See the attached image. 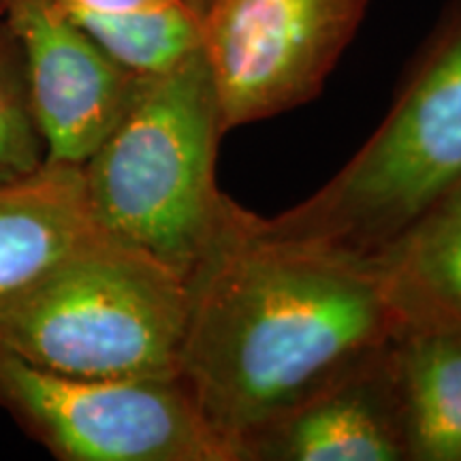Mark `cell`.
I'll return each mask as SVG.
<instances>
[{"instance_id": "obj_7", "label": "cell", "mask_w": 461, "mask_h": 461, "mask_svg": "<svg viewBox=\"0 0 461 461\" xmlns=\"http://www.w3.org/2000/svg\"><path fill=\"white\" fill-rule=\"evenodd\" d=\"M51 163L84 165L122 115L137 75L115 65L60 0H0Z\"/></svg>"}, {"instance_id": "obj_6", "label": "cell", "mask_w": 461, "mask_h": 461, "mask_svg": "<svg viewBox=\"0 0 461 461\" xmlns=\"http://www.w3.org/2000/svg\"><path fill=\"white\" fill-rule=\"evenodd\" d=\"M366 11L367 0H205L201 37L224 132L316 99Z\"/></svg>"}, {"instance_id": "obj_8", "label": "cell", "mask_w": 461, "mask_h": 461, "mask_svg": "<svg viewBox=\"0 0 461 461\" xmlns=\"http://www.w3.org/2000/svg\"><path fill=\"white\" fill-rule=\"evenodd\" d=\"M391 344L288 412L250 447L248 459H408L389 367Z\"/></svg>"}, {"instance_id": "obj_4", "label": "cell", "mask_w": 461, "mask_h": 461, "mask_svg": "<svg viewBox=\"0 0 461 461\" xmlns=\"http://www.w3.org/2000/svg\"><path fill=\"white\" fill-rule=\"evenodd\" d=\"M461 184V0L448 9L393 107L308 199L255 229L372 255Z\"/></svg>"}, {"instance_id": "obj_11", "label": "cell", "mask_w": 461, "mask_h": 461, "mask_svg": "<svg viewBox=\"0 0 461 461\" xmlns=\"http://www.w3.org/2000/svg\"><path fill=\"white\" fill-rule=\"evenodd\" d=\"M408 459L461 461V331H406L389 348Z\"/></svg>"}, {"instance_id": "obj_10", "label": "cell", "mask_w": 461, "mask_h": 461, "mask_svg": "<svg viewBox=\"0 0 461 461\" xmlns=\"http://www.w3.org/2000/svg\"><path fill=\"white\" fill-rule=\"evenodd\" d=\"M95 229L82 165L48 160L26 180L0 186V302Z\"/></svg>"}, {"instance_id": "obj_13", "label": "cell", "mask_w": 461, "mask_h": 461, "mask_svg": "<svg viewBox=\"0 0 461 461\" xmlns=\"http://www.w3.org/2000/svg\"><path fill=\"white\" fill-rule=\"evenodd\" d=\"M48 163L20 50L0 24V186L26 180Z\"/></svg>"}, {"instance_id": "obj_9", "label": "cell", "mask_w": 461, "mask_h": 461, "mask_svg": "<svg viewBox=\"0 0 461 461\" xmlns=\"http://www.w3.org/2000/svg\"><path fill=\"white\" fill-rule=\"evenodd\" d=\"M406 331H461V184L367 255Z\"/></svg>"}, {"instance_id": "obj_15", "label": "cell", "mask_w": 461, "mask_h": 461, "mask_svg": "<svg viewBox=\"0 0 461 461\" xmlns=\"http://www.w3.org/2000/svg\"><path fill=\"white\" fill-rule=\"evenodd\" d=\"M186 3H188L190 7H193V9L201 11V7H203V3H205V0H186Z\"/></svg>"}, {"instance_id": "obj_12", "label": "cell", "mask_w": 461, "mask_h": 461, "mask_svg": "<svg viewBox=\"0 0 461 461\" xmlns=\"http://www.w3.org/2000/svg\"><path fill=\"white\" fill-rule=\"evenodd\" d=\"M67 11L115 65L137 77L171 71L203 50L201 15L186 0L132 14Z\"/></svg>"}, {"instance_id": "obj_5", "label": "cell", "mask_w": 461, "mask_h": 461, "mask_svg": "<svg viewBox=\"0 0 461 461\" xmlns=\"http://www.w3.org/2000/svg\"><path fill=\"white\" fill-rule=\"evenodd\" d=\"M0 408L65 461H240L177 378H73L0 348Z\"/></svg>"}, {"instance_id": "obj_16", "label": "cell", "mask_w": 461, "mask_h": 461, "mask_svg": "<svg viewBox=\"0 0 461 461\" xmlns=\"http://www.w3.org/2000/svg\"><path fill=\"white\" fill-rule=\"evenodd\" d=\"M0 24H3V14H0Z\"/></svg>"}, {"instance_id": "obj_3", "label": "cell", "mask_w": 461, "mask_h": 461, "mask_svg": "<svg viewBox=\"0 0 461 461\" xmlns=\"http://www.w3.org/2000/svg\"><path fill=\"white\" fill-rule=\"evenodd\" d=\"M188 280L95 229L0 302V348L73 378H177Z\"/></svg>"}, {"instance_id": "obj_2", "label": "cell", "mask_w": 461, "mask_h": 461, "mask_svg": "<svg viewBox=\"0 0 461 461\" xmlns=\"http://www.w3.org/2000/svg\"><path fill=\"white\" fill-rule=\"evenodd\" d=\"M222 135L203 50L171 71L135 77L122 115L82 165L96 229L188 280L246 216L218 190Z\"/></svg>"}, {"instance_id": "obj_14", "label": "cell", "mask_w": 461, "mask_h": 461, "mask_svg": "<svg viewBox=\"0 0 461 461\" xmlns=\"http://www.w3.org/2000/svg\"><path fill=\"white\" fill-rule=\"evenodd\" d=\"M67 9L90 11V14H132V11H149L169 7L182 0H60Z\"/></svg>"}, {"instance_id": "obj_1", "label": "cell", "mask_w": 461, "mask_h": 461, "mask_svg": "<svg viewBox=\"0 0 461 461\" xmlns=\"http://www.w3.org/2000/svg\"><path fill=\"white\" fill-rule=\"evenodd\" d=\"M188 276L177 380L240 461L278 420L400 336L372 258L255 229Z\"/></svg>"}]
</instances>
